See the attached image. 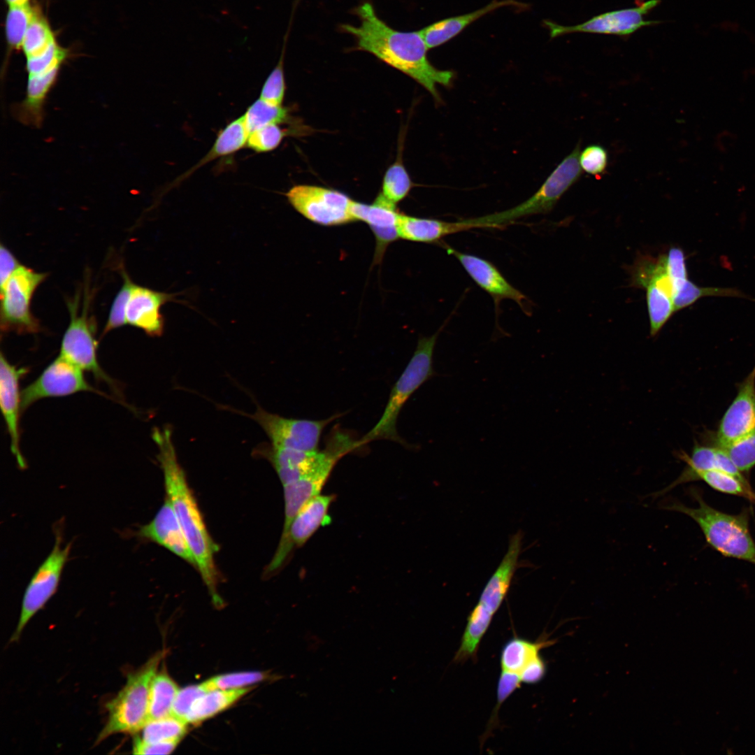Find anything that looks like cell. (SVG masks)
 I'll use <instances>...</instances> for the list:
<instances>
[{
    "instance_id": "obj_4",
    "label": "cell",
    "mask_w": 755,
    "mask_h": 755,
    "mask_svg": "<svg viewBox=\"0 0 755 755\" xmlns=\"http://www.w3.org/2000/svg\"><path fill=\"white\" fill-rule=\"evenodd\" d=\"M441 326L431 336H420L416 349L399 378L393 385L387 405L376 424L359 438L365 446L377 440H389L408 448H415L398 433L396 424L399 413L410 396L427 380L437 375L433 367V355Z\"/></svg>"
},
{
    "instance_id": "obj_43",
    "label": "cell",
    "mask_w": 755,
    "mask_h": 755,
    "mask_svg": "<svg viewBox=\"0 0 755 755\" xmlns=\"http://www.w3.org/2000/svg\"><path fill=\"white\" fill-rule=\"evenodd\" d=\"M122 275L123 284L113 301L102 336L127 324V308L134 283L123 270H122Z\"/></svg>"
},
{
    "instance_id": "obj_33",
    "label": "cell",
    "mask_w": 755,
    "mask_h": 755,
    "mask_svg": "<svg viewBox=\"0 0 755 755\" xmlns=\"http://www.w3.org/2000/svg\"><path fill=\"white\" fill-rule=\"evenodd\" d=\"M178 690L175 682L166 673H156L150 686L148 721L172 716Z\"/></svg>"
},
{
    "instance_id": "obj_22",
    "label": "cell",
    "mask_w": 755,
    "mask_h": 755,
    "mask_svg": "<svg viewBox=\"0 0 755 755\" xmlns=\"http://www.w3.org/2000/svg\"><path fill=\"white\" fill-rule=\"evenodd\" d=\"M677 455L685 462V468L671 484L654 493L653 498L664 495L682 484L696 481L697 475L703 471L719 470L745 478L725 451L716 445L710 447L696 443L690 455L684 452H678Z\"/></svg>"
},
{
    "instance_id": "obj_28",
    "label": "cell",
    "mask_w": 755,
    "mask_h": 755,
    "mask_svg": "<svg viewBox=\"0 0 755 755\" xmlns=\"http://www.w3.org/2000/svg\"><path fill=\"white\" fill-rule=\"evenodd\" d=\"M249 134L243 115L232 120L218 133L208 152L177 181L179 182L187 178L198 168L215 159L231 155L242 149L247 145Z\"/></svg>"
},
{
    "instance_id": "obj_51",
    "label": "cell",
    "mask_w": 755,
    "mask_h": 755,
    "mask_svg": "<svg viewBox=\"0 0 755 755\" xmlns=\"http://www.w3.org/2000/svg\"><path fill=\"white\" fill-rule=\"evenodd\" d=\"M13 252L4 245H0V288L21 266Z\"/></svg>"
},
{
    "instance_id": "obj_40",
    "label": "cell",
    "mask_w": 755,
    "mask_h": 755,
    "mask_svg": "<svg viewBox=\"0 0 755 755\" xmlns=\"http://www.w3.org/2000/svg\"><path fill=\"white\" fill-rule=\"evenodd\" d=\"M412 182L403 164L394 162L387 170L380 193L386 200L396 205L410 192Z\"/></svg>"
},
{
    "instance_id": "obj_48",
    "label": "cell",
    "mask_w": 755,
    "mask_h": 755,
    "mask_svg": "<svg viewBox=\"0 0 755 755\" xmlns=\"http://www.w3.org/2000/svg\"><path fill=\"white\" fill-rule=\"evenodd\" d=\"M521 680L517 673L501 670L497 686V703L489 721L491 727L497 719L498 711L501 705L521 686Z\"/></svg>"
},
{
    "instance_id": "obj_38",
    "label": "cell",
    "mask_w": 755,
    "mask_h": 755,
    "mask_svg": "<svg viewBox=\"0 0 755 755\" xmlns=\"http://www.w3.org/2000/svg\"><path fill=\"white\" fill-rule=\"evenodd\" d=\"M36 8L31 4L9 6L5 22V34L8 45L11 50L22 48L28 27Z\"/></svg>"
},
{
    "instance_id": "obj_14",
    "label": "cell",
    "mask_w": 755,
    "mask_h": 755,
    "mask_svg": "<svg viewBox=\"0 0 755 755\" xmlns=\"http://www.w3.org/2000/svg\"><path fill=\"white\" fill-rule=\"evenodd\" d=\"M80 391L106 396L87 382L80 368L59 354L21 391V411L24 412L42 398L65 396Z\"/></svg>"
},
{
    "instance_id": "obj_27",
    "label": "cell",
    "mask_w": 755,
    "mask_h": 755,
    "mask_svg": "<svg viewBox=\"0 0 755 755\" xmlns=\"http://www.w3.org/2000/svg\"><path fill=\"white\" fill-rule=\"evenodd\" d=\"M399 238L404 240L431 243L452 233L467 230L463 220L455 222L422 218L400 213L397 222Z\"/></svg>"
},
{
    "instance_id": "obj_47",
    "label": "cell",
    "mask_w": 755,
    "mask_h": 755,
    "mask_svg": "<svg viewBox=\"0 0 755 755\" xmlns=\"http://www.w3.org/2000/svg\"><path fill=\"white\" fill-rule=\"evenodd\" d=\"M208 691H209L204 682L179 689L173 703L172 716L186 721L187 715L193 703Z\"/></svg>"
},
{
    "instance_id": "obj_52",
    "label": "cell",
    "mask_w": 755,
    "mask_h": 755,
    "mask_svg": "<svg viewBox=\"0 0 755 755\" xmlns=\"http://www.w3.org/2000/svg\"><path fill=\"white\" fill-rule=\"evenodd\" d=\"M8 6H24L29 4V0H5Z\"/></svg>"
},
{
    "instance_id": "obj_21",
    "label": "cell",
    "mask_w": 755,
    "mask_h": 755,
    "mask_svg": "<svg viewBox=\"0 0 755 755\" xmlns=\"http://www.w3.org/2000/svg\"><path fill=\"white\" fill-rule=\"evenodd\" d=\"M138 535L162 546L196 567L177 515L167 498L153 519L140 528Z\"/></svg>"
},
{
    "instance_id": "obj_11",
    "label": "cell",
    "mask_w": 755,
    "mask_h": 755,
    "mask_svg": "<svg viewBox=\"0 0 755 755\" xmlns=\"http://www.w3.org/2000/svg\"><path fill=\"white\" fill-rule=\"evenodd\" d=\"M69 52L57 42L42 53L26 58L27 82L24 99L17 103L25 116L38 119L45 115V106L50 91L55 87L62 64Z\"/></svg>"
},
{
    "instance_id": "obj_17",
    "label": "cell",
    "mask_w": 755,
    "mask_h": 755,
    "mask_svg": "<svg viewBox=\"0 0 755 755\" xmlns=\"http://www.w3.org/2000/svg\"><path fill=\"white\" fill-rule=\"evenodd\" d=\"M755 433V366L739 384L738 393L724 414L716 433V446H723Z\"/></svg>"
},
{
    "instance_id": "obj_10",
    "label": "cell",
    "mask_w": 755,
    "mask_h": 755,
    "mask_svg": "<svg viewBox=\"0 0 755 755\" xmlns=\"http://www.w3.org/2000/svg\"><path fill=\"white\" fill-rule=\"evenodd\" d=\"M55 533V541L51 552L35 571L25 589L18 623L10 642L19 640L30 619L57 591L70 555L71 542L63 546L59 531Z\"/></svg>"
},
{
    "instance_id": "obj_13",
    "label": "cell",
    "mask_w": 755,
    "mask_h": 755,
    "mask_svg": "<svg viewBox=\"0 0 755 755\" xmlns=\"http://www.w3.org/2000/svg\"><path fill=\"white\" fill-rule=\"evenodd\" d=\"M247 415L263 428L271 445L303 451H315L318 450L324 429L343 414H335L320 420L293 419L268 412L258 407L255 412Z\"/></svg>"
},
{
    "instance_id": "obj_19",
    "label": "cell",
    "mask_w": 755,
    "mask_h": 755,
    "mask_svg": "<svg viewBox=\"0 0 755 755\" xmlns=\"http://www.w3.org/2000/svg\"><path fill=\"white\" fill-rule=\"evenodd\" d=\"M449 254L459 260L473 281L498 304L503 299L515 301L526 312V296L513 287L491 262L477 256L461 252L445 245Z\"/></svg>"
},
{
    "instance_id": "obj_30",
    "label": "cell",
    "mask_w": 755,
    "mask_h": 755,
    "mask_svg": "<svg viewBox=\"0 0 755 755\" xmlns=\"http://www.w3.org/2000/svg\"><path fill=\"white\" fill-rule=\"evenodd\" d=\"M251 690L250 687L214 689L197 698L188 712L186 721L196 724L226 710Z\"/></svg>"
},
{
    "instance_id": "obj_31",
    "label": "cell",
    "mask_w": 755,
    "mask_h": 755,
    "mask_svg": "<svg viewBox=\"0 0 755 755\" xmlns=\"http://www.w3.org/2000/svg\"><path fill=\"white\" fill-rule=\"evenodd\" d=\"M494 614L480 603L470 612L461 637V644L453 659L456 663H462L469 659H475L480 641L487 631Z\"/></svg>"
},
{
    "instance_id": "obj_42",
    "label": "cell",
    "mask_w": 755,
    "mask_h": 755,
    "mask_svg": "<svg viewBox=\"0 0 755 755\" xmlns=\"http://www.w3.org/2000/svg\"><path fill=\"white\" fill-rule=\"evenodd\" d=\"M717 447L725 451L742 473L749 472L755 466V433L726 445Z\"/></svg>"
},
{
    "instance_id": "obj_3",
    "label": "cell",
    "mask_w": 755,
    "mask_h": 755,
    "mask_svg": "<svg viewBox=\"0 0 755 755\" xmlns=\"http://www.w3.org/2000/svg\"><path fill=\"white\" fill-rule=\"evenodd\" d=\"M691 495L696 501L695 508L673 501L662 505L666 510L683 513L699 526L707 542L721 554L755 565V542L749 531V510L732 515L718 510L693 489Z\"/></svg>"
},
{
    "instance_id": "obj_49",
    "label": "cell",
    "mask_w": 755,
    "mask_h": 755,
    "mask_svg": "<svg viewBox=\"0 0 755 755\" xmlns=\"http://www.w3.org/2000/svg\"><path fill=\"white\" fill-rule=\"evenodd\" d=\"M180 740L148 742L140 737H135L132 753L134 754H168L176 747Z\"/></svg>"
},
{
    "instance_id": "obj_26",
    "label": "cell",
    "mask_w": 755,
    "mask_h": 755,
    "mask_svg": "<svg viewBox=\"0 0 755 755\" xmlns=\"http://www.w3.org/2000/svg\"><path fill=\"white\" fill-rule=\"evenodd\" d=\"M641 287L646 289L649 334L654 337L675 312L671 283L667 273L663 272L653 275Z\"/></svg>"
},
{
    "instance_id": "obj_36",
    "label": "cell",
    "mask_w": 755,
    "mask_h": 755,
    "mask_svg": "<svg viewBox=\"0 0 755 755\" xmlns=\"http://www.w3.org/2000/svg\"><path fill=\"white\" fill-rule=\"evenodd\" d=\"M289 111L286 107L269 103L261 99L254 101L243 115L249 134L271 124H282L288 121Z\"/></svg>"
},
{
    "instance_id": "obj_16",
    "label": "cell",
    "mask_w": 755,
    "mask_h": 755,
    "mask_svg": "<svg viewBox=\"0 0 755 755\" xmlns=\"http://www.w3.org/2000/svg\"><path fill=\"white\" fill-rule=\"evenodd\" d=\"M334 499L335 496L332 494H319L303 505L292 520L287 533L280 538L274 556L268 564V573L277 570L293 549L302 547L321 526L331 523L329 510Z\"/></svg>"
},
{
    "instance_id": "obj_37",
    "label": "cell",
    "mask_w": 755,
    "mask_h": 755,
    "mask_svg": "<svg viewBox=\"0 0 755 755\" xmlns=\"http://www.w3.org/2000/svg\"><path fill=\"white\" fill-rule=\"evenodd\" d=\"M56 41L50 24L36 8L22 46L25 57H34L42 53Z\"/></svg>"
},
{
    "instance_id": "obj_7",
    "label": "cell",
    "mask_w": 755,
    "mask_h": 755,
    "mask_svg": "<svg viewBox=\"0 0 755 755\" xmlns=\"http://www.w3.org/2000/svg\"><path fill=\"white\" fill-rule=\"evenodd\" d=\"M92 298V292L87 286L82 302L80 291L74 297L67 299L70 322L62 340L59 354L82 371L92 373L96 380L108 384L120 394L118 385L105 373L98 361L96 323L90 312Z\"/></svg>"
},
{
    "instance_id": "obj_39",
    "label": "cell",
    "mask_w": 755,
    "mask_h": 755,
    "mask_svg": "<svg viewBox=\"0 0 755 755\" xmlns=\"http://www.w3.org/2000/svg\"><path fill=\"white\" fill-rule=\"evenodd\" d=\"M187 724L173 716L150 720L142 728L141 738L148 742L180 740L187 731Z\"/></svg>"
},
{
    "instance_id": "obj_35",
    "label": "cell",
    "mask_w": 755,
    "mask_h": 755,
    "mask_svg": "<svg viewBox=\"0 0 755 755\" xmlns=\"http://www.w3.org/2000/svg\"><path fill=\"white\" fill-rule=\"evenodd\" d=\"M710 296L745 297L742 292L735 289L703 287L686 278L673 287L672 299L675 312L691 305L701 297Z\"/></svg>"
},
{
    "instance_id": "obj_2",
    "label": "cell",
    "mask_w": 755,
    "mask_h": 755,
    "mask_svg": "<svg viewBox=\"0 0 755 755\" xmlns=\"http://www.w3.org/2000/svg\"><path fill=\"white\" fill-rule=\"evenodd\" d=\"M152 438L158 447L157 459L161 468L166 498L170 501L194 556L196 568L215 604L221 605L217 592V572L215 554L217 546L211 538L196 501L180 465L169 426L155 428Z\"/></svg>"
},
{
    "instance_id": "obj_8",
    "label": "cell",
    "mask_w": 755,
    "mask_h": 755,
    "mask_svg": "<svg viewBox=\"0 0 755 755\" xmlns=\"http://www.w3.org/2000/svg\"><path fill=\"white\" fill-rule=\"evenodd\" d=\"M353 451L354 443L347 435L332 431L327 436L319 463L301 478L283 485L285 523L281 537L287 533L292 520L303 505L320 494L339 460Z\"/></svg>"
},
{
    "instance_id": "obj_25",
    "label": "cell",
    "mask_w": 755,
    "mask_h": 755,
    "mask_svg": "<svg viewBox=\"0 0 755 755\" xmlns=\"http://www.w3.org/2000/svg\"><path fill=\"white\" fill-rule=\"evenodd\" d=\"M264 447V453L273 466L282 486L308 474L319 463L323 456V450L303 451L271 444Z\"/></svg>"
},
{
    "instance_id": "obj_18",
    "label": "cell",
    "mask_w": 755,
    "mask_h": 755,
    "mask_svg": "<svg viewBox=\"0 0 755 755\" xmlns=\"http://www.w3.org/2000/svg\"><path fill=\"white\" fill-rule=\"evenodd\" d=\"M29 371L26 367L11 364L1 352L0 356V405L2 415L10 440V450L21 468L26 467L25 459L20 450V415L21 392L20 380Z\"/></svg>"
},
{
    "instance_id": "obj_46",
    "label": "cell",
    "mask_w": 755,
    "mask_h": 755,
    "mask_svg": "<svg viewBox=\"0 0 755 755\" xmlns=\"http://www.w3.org/2000/svg\"><path fill=\"white\" fill-rule=\"evenodd\" d=\"M579 162L582 170L600 178L607 168L608 154L600 145H589L580 154Z\"/></svg>"
},
{
    "instance_id": "obj_50",
    "label": "cell",
    "mask_w": 755,
    "mask_h": 755,
    "mask_svg": "<svg viewBox=\"0 0 755 755\" xmlns=\"http://www.w3.org/2000/svg\"><path fill=\"white\" fill-rule=\"evenodd\" d=\"M546 671V663L540 655H538L529 661L518 675L522 683L534 684L544 678Z\"/></svg>"
},
{
    "instance_id": "obj_24",
    "label": "cell",
    "mask_w": 755,
    "mask_h": 755,
    "mask_svg": "<svg viewBox=\"0 0 755 755\" xmlns=\"http://www.w3.org/2000/svg\"><path fill=\"white\" fill-rule=\"evenodd\" d=\"M504 6L526 8V6L515 0H494L473 12L447 17L432 23L420 29L419 31L428 49L436 48L455 37L477 19Z\"/></svg>"
},
{
    "instance_id": "obj_45",
    "label": "cell",
    "mask_w": 755,
    "mask_h": 755,
    "mask_svg": "<svg viewBox=\"0 0 755 755\" xmlns=\"http://www.w3.org/2000/svg\"><path fill=\"white\" fill-rule=\"evenodd\" d=\"M286 134L278 124L266 125L249 134L247 146L257 152H270L278 147Z\"/></svg>"
},
{
    "instance_id": "obj_29",
    "label": "cell",
    "mask_w": 755,
    "mask_h": 755,
    "mask_svg": "<svg viewBox=\"0 0 755 755\" xmlns=\"http://www.w3.org/2000/svg\"><path fill=\"white\" fill-rule=\"evenodd\" d=\"M396 206L379 194L372 204L352 201L350 210L354 221L359 220L368 224L375 234L397 229L401 213Z\"/></svg>"
},
{
    "instance_id": "obj_1",
    "label": "cell",
    "mask_w": 755,
    "mask_h": 755,
    "mask_svg": "<svg viewBox=\"0 0 755 755\" xmlns=\"http://www.w3.org/2000/svg\"><path fill=\"white\" fill-rule=\"evenodd\" d=\"M354 12L360 24H343L340 29L354 37L356 49L374 55L410 76L440 101L436 85L449 86L454 73L440 70L431 64L427 57L429 49L419 30L401 31L393 29L378 17L368 1L359 5Z\"/></svg>"
},
{
    "instance_id": "obj_34",
    "label": "cell",
    "mask_w": 755,
    "mask_h": 755,
    "mask_svg": "<svg viewBox=\"0 0 755 755\" xmlns=\"http://www.w3.org/2000/svg\"><path fill=\"white\" fill-rule=\"evenodd\" d=\"M697 480L703 481L719 492L742 497L755 505V492L746 478L723 470H711L699 473Z\"/></svg>"
},
{
    "instance_id": "obj_9",
    "label": "cell",
    "mask_w": 755,
    "mask_h": 755,
    "mask_svg": "<svg viewBox=\"0 0 755 755\" xmlns=\"http://www.w3.org/2000/svg\"><path fill=\"white\" fill-rule=\"evenodd\" d=\"M48 274L21 265L0 288V326L2 333H35L39 321L31 311V301L37 287Z\"/></svg>"
},
{
    "instance_id": "obj_20",
    "label": "cell",
    "mask_w": 755,
    "mask_h": 755,
    "mask_svg": "<svg viewBox=\"0 0 755 755\" xmlns=\"http://www.w3.org/2000/svg\"><path fill=\"white\" fill-rule=\"evenodd\" d=\"M177 295L134 283L127 308V323L143 330L149 336H161L164 329L161 308L168 302L178 301Z\"/></svg>"
},
{
    "instance_id": "obj_23",
    "label": "cell",
    "mask_w": 755,
    "mask_h": 755,
    "mask_svg": "<svg viewBox=\"0 0 755 755\" xmlns=\"http://www.w3.org/2000/svg\"><path fill=\"white\" fill-rule=\"evenodd\" d=\"M522 544L521 532L518 531L510 537L505 556L480 594L478 602L494 614L501 607L509 591L517 566Z\"/></svg>"
},
{
    "instance_id": "obj_12",
    "label": "cell",
    "mask_w": 755,
    "mask_h": 755,
    "mask_svg": "<svg viewBox=\"0 0 755 755\" xmlns=\"http://www.w3.org/2000/svg\"><path fill=\"white\" fill-rule=\"evenodd\" d=\"M292 206L310 221L322 226H338L354 222L352 201L346 194L324 187L298 185L286 193Z\"/></svg>"
},
{
    "instance_id": "obj_6",
    "label": "cell",
    "mask_w": 755,
    "mask_h": 755,
    "mask_svg": "<svg viewBox=\"0 0 755 755\" xmlns=\"http://www.w3.org/2000/svg\"><path fill=\"white\" fill-rule=\"evenodd\" d=\"M580 145L577 144L526 201L501 212L466 219L469 229L501 227L524 217L550 212L562 195L580 178Z\"/></svg>"
},
{
    "instance_id": "obj_15",
    "label": "cell",
    "mask_w": 755,
    "mask_h": 755,
    "mask_svg": "<svg viewBox=\"0 0 755 755\" xmlns=\"http://www.w3.org/2000/svg\"><path fill=\"white\" fill-rule=\"evenodd\" d=\"M659 2V0H649L638 7L607 12L573 26H563L549 20H545L544 24L549 29L551 38L575 32L628 36L643 27L660 22L645 19Z\"/></svg>"
},
{
    "instance_id": "obj_44",
    "label": "cell",
    "mask_w": 755,
    "mask_h": 755,
    "mask_svg": "<svg viewBox=\"0 0 755 755\" xmlns=\"http://www.w3.org/2000/svg\"><path fill=\"white\" fill-rule=\"evenodd\" d=\"M268 677L266 673L259 671L239 672L223 674L204 682L208 691L214 689H235L247 687Z\"/></svg>"
},
{
    "instance_id": "obj_32",
    "label": "cell",
    "mask_w": 755,
    "mask_h": 755,
    "mask_svg": "<svg viewBox=\"0 0 755 755\" xmlns=\"http://www.w3.org/2000/svg\"><path fill=\"white\" fill-rule=\"evenodd\" d=\"M554 644V640L542 639L532 642L513 637L503 645L500 655L501 670L519 673L533 659L540 655V651Z\"/></svg>"
},
{
    "instance_id": "obj_5",
    "label": "cell",
    "mask_w": 755,
    "mask_h": 755,
    "mask_svg": "<svg viewBox=\"0 0 755 755\" xmlns=\"http://www.w3.org/2000/svg\"><path fill=\"white\" fill-rule=\"evenodd\" d=\"M163 655V652L156 654L141 668L128 675L123 688L106 705L108 719L96 745L116 733L135 734L142 730L148 721L152 681Z\"/></svg>"
},
{
    "instance_id": "obj_41",
    "label": "cell",
    "mask_w": 755,
    "mask_h": 755,
    "mask_svg": "<svg viewBox=\"0 0 755 755\" xmlns=\"http://www.w3.org/2000/svg\"><path fill=\"white\" fill-rule=\"evenodd\" d=\"M287 36L288 32L284 40L278 62L264 82L259 96L260 99L265 101L276 106H282L286 89L284 58Z\"/></svg>"
}]
</instances>
